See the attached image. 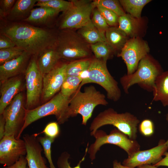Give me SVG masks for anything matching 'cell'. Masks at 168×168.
Here are the masks:
<instances>
[{
	"label": "cell",
	"instance_id": "cell-20",
	"mask_svg": "<svg viewBox=\"0 0 168 168\" xmlns=\"http://www.w3.org/2000/svg\"><path fill=\"white\" fill-rule=\"evenodd\" d=\"M37 0H16L5 20L10 22L22 21L30 16Z\"/></svg>",
	"mask_w": 168,
	"mask_h": 168
},
{
	"label": "cell",
	"instance_id": "cell-25",
	"mask_svg": "<svg viewBox=\"0 0 168 168\" xmlns=\"http://www.w3.org/2000/svg\"><path fill=\"white\" fill-rule=\"evenodd\" d=\"M78 29L77 33L90 44L100 42H106L105 35L100 31L91 21Z\"/></svg>",
	"mask_w": 168,
	"mask_h": 168
},
{
	"label": "cell",
	"instance_id": "cell-27",
	"mask_svg": "<svg viewBox=\"0 0 168 168\" xmlns=\"http://www.w3.org/2000/svg\"><path fill=\"white\" fill-rule=\"evenodd\" d=\"M91 59H82L67 63L66 69V76H80L83 72L88 70Z\"/></svg>",
	"mask_w": 168,
	"mask_h": 168
},
{
	"label": "cell",
	"instance_id": "cell-44",
	"mask_svg": "<svg viewBox=\"0 0 168 168\" xmlns=\"http://www.w3.org/2000/svg\"><path fill=\"white\" fill-rule=\"evenodd\" d=\"M113 168H133L121 164L120 162L115 160L113 162Z\"/></svg>",
	"mask_w": 168,
	"mask_h": 168
},
{
	"label": "cell",
	"instance_id": "cell-8",
	"mask_svg": "<svg viewBox=\"0 0 168 168\" xmlns=\"http://www.w3.org/2000/svg\"><path fill=\"white\" fill-rule=\"evenodd\" d=\"M93 136L95 140L88 150L92 161L96 158V153L100 147L105 144H112L119 147L127 153L128 157L140 150V146L136 140L130 139L117 129L112 130L109 134L102 130H97Z\"/></svg>",
	"mask_w": 168,
	"mask_h": 168
},
{
	"label": "cell",
	"instance_id": "cell-33",
	"mask_svg": "<svg viewBox=\"0 0 168 168\" xmlns=\"http://www.w3.org/2000/svg\"><path fill=\"white\" fill-rule=\"evenodd\" d=\"M37 139L42 145L44 155L49 164L50 168H56L54 165L51 157V145L55 139L46 136L37 137Z\"/></svg>",
	"mask_w": 168,
	"mask_h": 168
},
{
	"label": "cell",
	"instance_id": "cell-19",
	"mask_svg": "<svg viewBox=\"0 0 168 168\" xmlns=\"http://www.w3.org/2000/svg\"><path fill=\"white\" fill-rule=\"evenodd\" d=\"M60 12L47 7L33 8L29 16L22 21L40 27L52 28L54 21Z\"/></svg>",
	"mask_w": 168,
	"mask_h": 168
},
{
	"label": "cell",
	"instance_id": "cell-22",
	"mask_svg": "<svg viewBox=\"0 0 168 168\" xmlns=\"http://www.w3.org/2000/svg\"><path fill=\"white\" fill-rule=\"evenodd\" d=\"M152 101H160L168 107V71L163 72L156 78L152 91Z\"/></svg>",
	"mask_w": 168,
	"mask_h": 168
},
{
	"label": "cell",
	"instance_id": "cell-34",
	"mask_svg": "<svg viewBox=\"0 0 168 168\" xmlns=\"http://www.w3.org/2000/svg\"><path fill=\"white\" fill-rule=\"evenodd\" d=\"M92 15L91 19L93 25L100 32L105 35L106 31L110 26L96 7L93 9Z\"/></svg>",
	"mask_w": 168,
	"mask_h": 168
},
{
	"label": "cell",
	"instance_id": "cell-43",
	"mask_svg": "<svg viewBox=\"0 0 168 168\" xmlns=\"http://www.w3.org/2000/svg\"><path fill=\"white\" fill-rule=\"evenodd\" d=\"M164 156H165L164 158H163L158 163L153 165L157 167L160 166H168V152H165Z\"/></svg>",
	"mask_w": 168,
	"mask_h": 168
},
{
	"label": "cell",
	"instance_id": "cell-37",
	"mask_svg": "<svg viewBox=\"0 0 168 168\" xmlns=\"http://www.w3.org/2000/svg\"><path fill=\"white\" fill-rule=\"evenodd\" d=\"M58 123L55 122H51L46 126L42 133L50 138L55 139L60 133V129Z\"/></svg>",
	"mask_w": 168,
	"mask_h": 168
},
{
	"label": "cell",
	"instance_id": "cell-23",
	"mask_svg": "<svg viewBox=\"0 0 168 168\" xmlns=\"http://www.w3.org/2000/svg\"><path fill=\"white\" fill-rule=\"evenodd\" d=\"M118 25V28L128 37H138V35L141 26L140 18H137L126 14L119 17Z\"/></svg>",
	"mask_w": 168,
	"mask_h": 168
},
{
	"label": "cell",
	"instance_id": "cell-39",
	"mask_svg": "<svg viewBox=\"0 0 168 168\" xmlns=\"http://www.w3.org/2000/svg\"><path fill=\"white\" fill-rule=\"evenodd\" d=\"M140 133L146 136H151L154 133V127L153 122L149 119L142 120L139 125Z\"/></svg>",
	"mask_w": 168,
	"mask_h": 168
},
{
	"label": "cell",
	"instance_id": "cell-11",
	"mask_svg": "<svg viewBox=\"0 0 168 168\" xmlns=\"http://www.w3.org/2000/svg\"><path fill=\"white\" fill-rule=\"evenodd\" d=\"M25 98L22 92L16 95L3 113L6 121L5 136H13L19 139L22 134L26 114Z\"/></svg>",
	"mask_w": 168,
	"mask_h": 168
},
{
	"label": "cell",
	"instance_id": "cell-40",
	"mask_svg": "<svg viewBox=\"0 0 168 168\" xmlns=\"http://www.w3.org/2000/svg\"><path fill=\"white\" fill-rule=\"evenodd\" d=\"M15 46V44L9 37L0 33V49Z\"/></svg>",
	"mask_w": 168,
	"mask_h": 168
},
{
	"label": "cell",
	"instance_id": "cell-41",
	"mask_svg": "<svg viewBox=\"0 0 168 168\" xmlns=\"http://www.w3.org/2000/svg\"><path fill=\"white\" fill-rule=\"evenodd\" d=\"M27 162L26 157L21 156L19 159L12 165L4 166L2 168H27Z\"/></svg>",
	"mask_w": 168,
	"mask_h": 168
},
{
	"label": "cell",
	"instance_id": "cell-42",
	"mask_svg": "<svg viewBox=\"0 0 168 168\" xmlns=\"http://www.w3.org/2000/svg\"><path fill=\"white\" fill-rule=\"evenodd\" d=\"M6 121L2 114H0V140L5 136Z\"/></svg>",
	"mask_w": 168,
	"mask_h": 168
},
{
	"label": "cell",
	"instance_id": "cell-16",
	"mask_svg": "<svg viewBox=\"0 0 168 168\" xmlns=\"http://www.w3.org/2000/svg\"><path fill=\"white\" fill-rule=\"evenodd\" d=\"M39 134H26L23 138L26 148V156L29 168H49L42 155L43 148L37 139Z\"/></svg>",
	"mask_w": 168,
	"mask_h": 168
},
{
	"label": "cell",
	"instance_id": "cell-30",
	"mask_svg": "<svg viewBox=\"0 0 168 168\" xmlns=\"http://www.w3.org/2000/svg\"><path fill=\"white\" fill-rule=\"evenodd\" d=\"M72 5L71 1L63 0H37L35 6L47 7L56 9L60 12H64Z\"/></svg>",
	"mask_w": 168,
	"mask_h": 168
},
{
	"label": "cell",
	"instance_id": "cell-32",
	"mask_svg": "<svg viewBox=\"0 0 168 168\" xmlns=\"http://www.w3.org/2000/svg\"><path fill=\"white\" fill-rule=\"evenodd\" d=\"M24 51L16 46L0 49V65L17 58Z\"/></svg>",
	"mask_w": 168,
	"mask_h": 168
},
{
	"label": "cell",
	"instance_id": "cell-21",
	"mask_svg": "<svg viewBox=\"0 0 168 168\" xmlns=\"http://www.w3.org/2000/svg\"><path fill=\"white\" fill-rule=\"evenodd\" d=\"M60 59L55 47L46 49L37 57V65L43 76L53 69Z\"/></svg>",
	"mask_w": 168,
	"mask_h": 168
},
{
	"label": "cell",
	"instance_id": "cell-15",
	"mask_svg": "<svg viewBox=\"0 0 168 168\" xmlns=\"http://www.w3.org/2000/svg\"><path fill=\"white\" fill-rule=\"evenodd\" d=\"M67 63L59 62L51 71L43 76L42 103L48 101L61 90L66 77Z\"/></svg>",
	"mask_w": 168,
	"mask_h": 168
},
{
	"label": "cell",
	"instance_id": "cell-10",
	"mask_svg": "<svg viewBox=\"0 0 168 168\" xmlns=\"http://www.w3.org/2000/svg\"><path fill=\"white\" fill-rule=\"evenodd\" d=\"M26 88V110L33 109L40 105L43 86V76L38 68L37 57L32 56L24 73Z\"/></svg>",
	"mask_w": 168,
	"mask_h": 168
},
{
	"label": "cell",
	"instance_id": "cell-6",
	"mask_svg": "<svg viewBox=\"0 0 168 168\" xmlns=\"http://www.w3.org/2000/svg\"><path fill=\"white\" fill-rule=\"evenodd\" d=\"M80 76L82 81L78 89L84 84L94 83L102 87L107 92L108 99L118 101L121 96V91L117 82L111 75L106 66V62L96 58H92L88 70Z\"/></svg>",
	"mask_w": 168,
	"mask_h": 168
},
{
	"label": "cell",
	"instance_id": "cell-17",
	"mask_svg": "<svg viewBox=\"0 0 168 168\" xmlns=\"http://www.w3.org/2000/svg\"><path fill=\"white\" fill-rule=\"evenodd\" d=\"M0 83V114H1L14 97L23 90L25 84L24 83L22 75L10 78Z\"/></svg>",
	"mask_w": 168,
	"mask_h": 168
},
{
	"label": "cell",
	"instance_id": "cell-7",
	"mask_svg": "<svg viewBox=\"0 0 168 168\" xmlns=\"http://www.w3.org/2000/svg\"><path fill=\"white\" fill-rule=\"evenodd\" d=\"M69 100L70 98L64 96L60 92L46 102L33 109L26 110L21 133L32 123L49 115H55L58 124L65 123L70 118Z\"/></svg>",
	"mask_w": 168,
	"mask_h": 168
},
{
	"label": "cell",
	"instance_id": "cell-14",
	"mask_svg": "<svg viewBox=\"0 0 168 168\" xmlns=\"http://www.w3.org/2000/svg\"><path fill=\"white\" fill-rule=\"evenodd\" d=\"M26 153L23 139H17L13 136H4L0 140V163L4 166L12 165Z\"/></svg>",
	"mask_w": 168,
	"mask_h": 168
},
{
	"label": "cell",
	"instance_id": "cell-35",
	"mask_svg": "<svg viewBox=\"0 0 168 168\" xmlns=\"http://www.w3.org/2000/svg\"><path fill=\"white\" fill-rule=\"evenodd\" d=\"M102 15L109 26H115L118 24L119 16L112 11L100 6L96 7Z\"/></svg>",
	"mask_w": 168,
	"mask_h": 168
},
{
	"label": "cell",
	"instance_id": "cell-18",
	"mask_svg": "<svg viewBox=\"0 0 168 168\" xmlns=\"http://www.w3.org/2000/svg\"><path fill=\"white\" fill-rule=\"evenodd\" d=\"M32 55L24 51L17 58L0 66V82L24 74Z\"/></svg>",
	"mask_w": 168,
	"mask_h": 168
},
{
	"label": "cell",
	"instance_id": "cell-28",
	"mask_svg": "<svg viewBox=\"0 0 168 168\" xmlns=\"http://www.w3.org/2000/svg\"><path fill=\"white\" fill-rule=\"evenodd\" d=\"M90 46L96 58L106 62L112 56L114 52L106 42H100L91 44Z\"/></svg>",
	"mask_w": 168,
	"mask_h": 168
},
{
	"label": "cell",
	"instance_id": "cell-31",
	"mask_svg": "<svg viewBox=\"0 0 168 168\" xmlns=\"http://www.w3.org/2000/svg\"><path fill=\"white\" fill-rule=\"evenodd\" d=\"M95 7L100 6L107 8L116 14L119 17L125 15L124 11L119 1L116 0H95L93 1Z\"/></svg>",
	"mask_w": 168,
	"mask_h": 168
},
{
	"label": "cell",
	"instance_id": "cell-24",
	"mask_svg": "<svg viewBox=\"0 0 168 168\" xmlns=\"http://www.w3.org/2000/svg\"><path fill=\"white\" fill-rule=\"evenodd\" d=\"M107 43L114 52L121 51L127 40V36L118 27H110L105 33Z\"/></svg>",
	"mask_w": 168,
	"mask_h": 168
},
{
	"label": "cell",
	"instance_id": "cell-4",
	"mask_svg": "<svg viewBox=\"0 0 168 168\" xmlns=\"http://www.w3.org/2000/svg\"><path fill=\"white\" fill-rule=\"evenodd\" d=\"M108 104L105 95L92 85L86 87L83 92L78 89L70 97L69 115L70 117L81 114L82 117V124L86 125L96 106L106 105Z\"/></svg>",
	"mask_w": 168,
	"mask_h": 168
},
{
	"label": "cell",
	"instance_id": "cell-45",
	"mask_svg": "<svg viewBox=\"0 0 168 168\" xmlns=\"http://www.w3.org/2000/svg\"><path fill=\"white\" fill-rule=\"evenodd\" d=\"M137 168H158L152 165H145L140 166L137 167Z\"/></svg>",
	"mask_w": 168,
	"mask_h": 168
},
{
	"label": "cell",
	"instance_id": "cell-26",
	"mask_svg": "<svg viewBox=\"0 0 168 168\" xmlns=\"http://www.w3.org/2000/svg\"><path fill=\"white\" fill-rule=\"evenodd\" d=\"M150 0H120V3L124 11L133 17L140 19L143 7Z\"/></svg>",
	"mask_w": 168,
	"mask_h": 168
},
{
	"label": "cell",
	"instance_id": "cell-5",
	"mask_svg": "<svg viewBox=\"0 0 168 168\" xmlns=\"http://www.w3.org/2000/svg\"><path fill=\"white\" fill-rule=\"evenodd\" d=\"M139 123L138 118L129 112L119 113L113 108H109L100 112L93 120L90 127V134L93 136L100 127L111 125L130 139L136 140Z\"/></svg>",
	"mask_w": 168,
	"mask_h": 168
},
{
	"label": "cell",
	"instance_id": "cell-3",
	"mask_svg": "<svg viewBox=\"0 0 168 168\" xmlns=\"http://www.w3.org/2000/svg\"><path fill=\"white\" fill-rule=\"evenodd\" d=\"M163 72L159 63L147 54L140 60L135 72L125 75L120 82L126 94L128 93L130 87L135 84L147 91L152 92L156 78Z\"/></svg>",
	"mask_w": 168,
	"mask_h": 168
},
{
	"label": "cell",
	"instance_id": "cell-46",
	"mask_svg": "<svg viewBox=\"0 0 168 168\" xmlns=\"http://www.w3.org/2000/svg\"><path fill=\"white\" fill-rule=\"evenodd\" d=\"M166 119L167 121L168 122V113H167L166 115ZM166 143L168 145V139L166 141Z\"/></svg>",
	"mask_w": 168,
	"mask_h": 168
},
{
	"label": "cell",
	"instance_id": "cell-1",
	"mask_svg": "<svg viewBox=\"0 0 168 168\" xmlns=\"http://www.w3.org/2000/svg\"><path fill=\"white\" fill-rule=\"evenodd\" d=\"M0 33L9 37L16 46L37 57L46 49L55 47L57 31L24 21H1Z\"/></svg>",
	"mask_w": 168,
	"mask_h": 168
},
{
	"label": "cell",
	"instance_id": "cell-29",
	"mask_svg": "<svg viewBox=\"0 0 168 168\" xmlns=\"http://www.w3.org/2000/svg\"><path fill=\"white\" fill-rule=\"evenodd\" d=\"M80 76H66L61 89V93L70 98L77 90L82 81Z\"/></svg>",
	"mask_w": 168,
	"mask_h": 168
},
{
	"label": "cell",
	"instance_id": "cell-12",
	"mask_svg": "<svg viewBox=\"0 0 168 168\" xmlns=\"http://www.w3.org/2000/svg\"><path fill=\"white\" fill-rule=\"evenodd\" d=\"M149 50L147 42L139 37L127 40L118 54L126 65L127 75L131 74L135 71L140 60L148 54Z\"/></svg>",
	"mask_w": 168,
	"mask_h": 168
},
{
	"label": "cell",
	"instance_id": "cell-9",
	"mask_svg": "<svg viewBox=\"0 0 168 168\" xmlns=\"http://www.w3.org/2000/svg\"><path fill=\"white\" fill-rule=\"evenodd\" d=\"M72 5L63 12L56 23L58 30L79 29L91 21V16L96 7L93 1L72 0Z\"/></svg>",
	"mask_w": 168,
	"mask_h": 168
},
{
	"label": "cell",
	"instance_id": "cell-38",
	"mask_svg": "<svg viewBox=\"0 0 168 168\" xmlns=\"http://www.w3.org/2000/svg\"><path fill=\"white\" fill-rule=\"evenodd\" d=\"M16 0H0V17L1 19H5Z\"/></svg>",
	"mask_w": 168,
	"mask_h": 168
},
{
	"label": "cell",
	"instance_id": "cell-2",
	"mask_svg": "<svg viewBox=\"0 0 168 168\" xmlns=\"http://www.w3.org/2000/svg\"><path fill=\"white\" fill-rule=\"evenodd\" d=\"M55 48L61 59L68 61L90 58V44L72 29L58 30Z\"/></svg>",
	"mask_w": 168,
	"mask_h": 168
},
{
	"label": "cell",
	"instance_id": "cell-13",
	"mask_svg": "<svg viewBox=\"0 0 168 168\" xmlns=\"http://www.w3.org/2000/svg\"><path fill=\"white\" fill-rule=\"evenodd\" d=\"M168 150V145L166 141L161 139L157 146L148 150L136 152L124 159L122 164L133 168L145 165H153L163 158L162 156Z\"/></svg>",
	"mask_w": 168,
	"mask_h": 168
},
{
	"label": "cell",
	"instance_id": "cell-36",
	"mask_svg": "<svg viewBox=\"0 0 168 168\" xmlns=\"http://www.w3.org/2000/svg\"><path fill=\"white\" fill-rule=\"evenodd\" d=\"M88 145L86 149L85 154L80 160L77 165L74 167H72L70 163L68 162V160L70 157V155L67 152H62L59 156L57 161V165L58 168H81V165L85 159V156L88 152Z\"/></svg>",
	"mask_w": 168,
	"mask_h": 168
}]
</instances>
